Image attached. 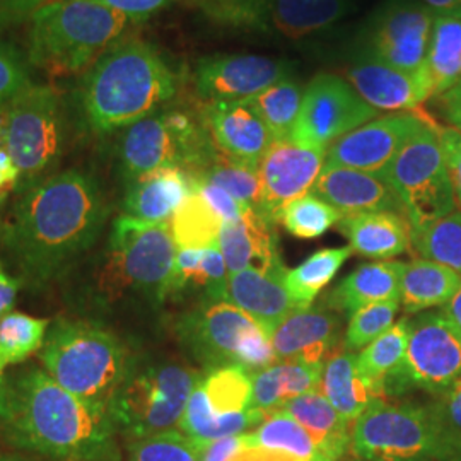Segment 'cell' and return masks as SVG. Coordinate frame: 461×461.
Returning <instances> with one entry per match:
<instances>
[{
	"mask_svg": "<svg viewBox=\"0 0 461 461\" xmlns=\"http://www.w3.org/2000/svg\"><path fill=\"white\" fill-rule=\"evenodd\" d=\"M108 209L95 178L79 169L53 173L21 190L0 241L21 279L45 282L98 240Z\"/></svg>",
	"mask_w": 461,
	"mask_h": 461,
	"instance_id": "obj_1",
	"label": "cell"
},
{
	"mask_svg": "<svg viewBox=\"0 0 461 461\" xmlns=\"http://www.w3.org/2000/svg\"><path fill=\"white\" fill-rule=\"evenodd\" d=\"M0 430L11 445L51 460H120L108 409L68 393L40 367L5 379Z\"/></svg>",
	"mask_w": 461,
	"mask_h": 461,
	"instance_id": "obj_2",
	"label": "cell"
},
{
	"mask_svg": "<svg viewBox=\"0 0 461 461\" xmlns=\"http://www.w3.org/2000/svg\"><path fill=\"white\" fill-rule=\"evenodd\" d=\"M178 76L146 41H118L84 76L81 106L95 132H113L156 113L175 98Z\"/></svg>",
	"mask_w": 461,
	"mask_h": 461,
	"instance_id": "obj_3",
	"label": "cell"
},
{
	"mask_svg": "<svg viewBox=\"0 0 461 461\" xmlns=\"http://www.w3.org/2000/svg\"><path fill=\"white\" fill-rule=\"evenodd\" d=\"M132 21L98 0H51L30 23L28 62L50 76H72L95 66Z\"/></svg>",
	"mask_w": 461,
	"mask_h": 461,
	"instance_id": "obj_4",
	"label": "cell"
},
{
	"mask_svg": "<svg viewBox=\"0 0 461 461\" xmlns=\"http://www.w3.org/2000/svg\"><path fill=\"white\" fill-rule=\"evenodd\" d=\"M350 453L364 461H461V439L434 403L381 400L354 422Z\"/></svg>",
	"mask_w": 461,
	"mask_h": 461,
	"instance_id": "obj_5",
	"label": "cell"
},
{
	"mask_svg": "<svg viewBox=\"0 0 461 461\" xmlns=\"http://www.w3.org/2000/svg\"><path fill=\"white\" fill-rule=\"evenodd\" d=\"M41 361L45 373L68 393L103 409L131 369L115 335L87 321H57L47 333Z\"/></svg>",
	"mask_w": 461,
	"mask_h": 461,
	"instance_id": "obj_6",
	"label": "cell"
},
{
	"mask_svg": "<svg viewBox=\"0 0 461 461\" xmlns=\"http://www.w3.org/2000/svg\"><path fill=\"white\" fill-rule=\"evenodd\" d=\"M118 152L122 173L131 182L163 167H182L197 176L219 150L203 120L183 110H165L127 127Z\"/></svg>",
	"mask_w": 461,
	"mask_h": 461,
	"instance_id": "obj_7",
	"label": "cell"
},
{
	"mask_svg": "<svg viewBox=\"0 0 461 461\" xmlns=\"http://www.w3.org/2000/svg\"><path fill=\"white\" fill-rule=\"evenodd\" d=\"M200 375L182 364H152L129 373L108 405L116 432L129 441L173 430L180 424Z\"/></svg>",
	"mask_w": 461,
	"mask_h": 461,
	"instance_id": "obj_8",
	"label": "cell"
},
{
	"mask_svg": "<svg viewBox=\"0 0 461 461\" xmlns=\"http://www.w3.org/2000/svg\"><path fill=\"white\" fill-rule=\"evenodd\" d=\"M2 148L19 169V192L53 175L66 129L59 95L50 86L26 87L4 110Z\"/></svg>",
	"mask_w": 461,
	"mask_h": 461,
	"instance_id": "obj_9",
	"label": "cell"
},
{
	"mask_svg": "<svg viewBox=\"0 0 461 461\" xmlns=\"http://www.w3.org/2000/svg\"><path fill=\"white\" fill-rule=\"evenodd\" d=\"M392 186L412 230L455 212L456 200L446 169L438 123L428 118L381 173Z\"/></svg>",
	"mask_w": 461,
	"mask_h": 461,
	"instance_id": "obj_10",
	"label": "cell"
},
{
	"mask_svg": "<svg viewBox=\"0 0 461 461\" xmlns=\"http://www.w3.org/2000/svg\"><path fill=\"white\" fill-rule=\"evenodd\" d=\"M176 251L169 222L152 224L120 215L110 236L108 282L118 293L131 291L163 303Z\"/></svg>",
	"mask_w": 461,
	"mask_h": 461,
	"instance_id": "obj_11",
	"label": "cell"
},
{
	"mask_svg": "<svg viewBox=\"0 0 461 461\" xmlns=\"http://www.w3.org/2000/svg\"><path fill=\"white\" fill-rule=\"evenodd\" d=\"M203 13L221 26L312 40L347 16L350 0H198Z\"/></svg>",
	"mask_w": 461,
	"mask_h": 461,
	"instance_id": "obj_12",
	"label": "cell"
},
{
	"mask_svg": "<svg viewBox=\"0 0 461 461\" xmlns=\"http://www.w3.org/2000/svg\"><path fill=\"white\" fill-rule=\"evenodd\" d=\"M253 373L240 364L209 369L188 398L178 430L190 439H219L258 428L264 413L251 411Z\"/></svg>",
	"mask_w": 461,
	"mask_h": 461,
	"instance_id": "obj_13",
	"label": "cell"
},
{
	"mask_svg": "<svg viewBox=\"0 0 461 461\" xmlns=\"http://www.w3.org/2000/svg\"><path fill=\"white\" fill-rule=\"evenodd\" d=\"M461 378V335L441 313L411 320L403 363L386 381V396L422 390L439 396Z\"/></svg>",
	"mask_w": 461,
	"mask_h": 461,
	"instance_id": "obj_14",
	"label": "cell"
},
{
	"mask_svg": "<svg viewBox=\"0 0 461 461\" xmlns=\"http://www.w3.org/2000/svg\"><path fill=\"white\" fill-rule=\"evenodd\" d=\"M434 19L420 0H388L364 28L359 57L407 72L424 70Z\"/></svg>",
	"mask_w": 461,
	"mask_h": 461,
	"instance_id": "obj_15",
	"label": "cell"
},
{
	"mask_svg": "<svg viewBox=\"0 0 461 461\" xmlns=\"http://www.w3.org/2000/svg\"><path fill=\"white\" fill-rule=\"evenodd\" d=\"M378 113L348 81L335 74H318L303 91L291 139L304 146L329 149L337 139L375 120Z\"/></svg>",
	"mask_w": 461,
	"mask_h": 461,
	"instance_id": "obj_16",
	"label": "cell"
},
{
	"mask_svg": "<svg viewBox=\"0 0 461 461\" xmlns=\"http://www.w3.org/2000/svg\"><path fill=\"white\" fill-rule=\"evenodd\" d=\"M327 159V149L312 148L296 140H274L258 166L260 215L272 224L293 200L308 195Z\"/></svg>",
	"mask_w": 461,
	"mask_h": 461,
	"instance_id": "obj_17",
	"label": "cell"
},
{
	"mask_svg": "<svg viewBox=\"0 0 461 461\" xmlns=\"http://www.w3.org/2000/svg\"><path fill=\"white\" fill-rule=\"evenodd\" d=\"M257 329L262 327L230 301H202L183 314L178 335L195 359L215 369L238 364L240 347Z\"/></svg>",
	"mask_w": 461,
	"mask_h": 461,
	"instance_id": "obj_18",
	"label": "cell"
},
{
	"mask_svg": "<svg viewBox=\"0 0 461 461\" xmlns=\"http://www.w3.org/2000/svg\"><path fill=\"white\" fill-rule=\"evenodd\" d=\"M428 118L419 108L375 118L330 144L325 165L342 166L381 176L400 149Z\"/></svg>",
	"mask_w": 461,
	"mask_h": 461,
	"instance_id": "obj_19",
	"label": "cell"
},
{
	"mask_svg": "<svg viewBox=\"0 0 461 461\" xmlns=\"http://www.w3.org/2000/svg\"><path fill=\"white\" fill-rule=\"evenodd\" d=\"M284 60L262 55H212L198 60L195 91L205 103L240 101L262 93L272 84L289 77Z\"/></svg>",
	"mask_w": 461,
	"mask_h": 461,
	"instance_id": "obj_20",
	"label": "cell"
},
{
	"mask_svg": "<svg viewBox=\"0 0 461 461\" xmlns=\"http://www.w3.org/2000/svg\"><path fill=\"white\" fill-rule=\"evenodd\" d=\"M202 120L215 148L230 159L258 167L274 137L248 99L205 103Z\"/></svg>",
	"mask_w": 461,
	"mask_h": 461,
	"instance_id": "obj_21",
	"label": "cell"
},
{
	"mask_svg": "<svg viewBox=\"0 0 461 461\" xmlns=\"http://www.w3.org/2000/svg\"><path fill=\"white\" fill-rule=\"evenodd\" d=\"M348 83L378 112H413L432 96L426 67L407 72L359 57L347 70Z\"/></svg>",
	"mask_w": 461,
	"mask_h": 461,
	"instance_id": "obj_22",
	"label": "cell"
},
{
	"mask_svg": "<svg viewBox=\"0 0 461 461\" xmlns=\"http://www.w3.org/2000/svg\"><path fill=\"white\" fill-rule=\"evenodd\" d=\"M312 194L335 207L342 217L361 212H403L392 186L378 175L342 166H323Z\"/></svg>",
	"mask_w": 461,
	"mask_h": 461,
	"instance_id": "obj_23",
	"label": "cell"
},
{
	"mask_svg": "<svg viewBox=\"0 0 461 461\" xmlns=\"http://www.w3.org/2000/svg\"><path fill=\"white\" fill-rule=\"evenodd\" d=\"M270 342L277 363H306L323 366L339 344V320L323 310H297L289 314Z\"/></svg>",
	"mask_w": 461,
	"mask_h": 461,
	"instance_id": "obj_24",
	"label": "cell"
},
{
	"mask_svg": "<svg viewBox=\"0 0 461 461\" xmlns=\"http://www.w3.org/2000/svg\"><path fill=\"white\" fill-rule=\"evenodd\" d=\"M219 248L230 276L243 270L277 272L285 268L280 260L276 224L251 209H245L238 221L222 226Z\"/></svg>",
	"mask_w": 461,
	"mask_h": 461,
	"instance_id": "obj_25",
	"label": "cell"
},
{
	"mask_svg": "<svg viewBox=\"0 0 461 461\" xmlns=\"http://www.w3.org/2000/svg\"><path fill=\"white\" fill-rule=\"evenodd\" d=\"M194 176L182 167H163L140 175L127 182L125 215L144 222L166 224L194 192Z\"/></svg>",
	"mask_w": 461,
	"mask_h": 461,
	"instance_id": "obj_26",
	"label": "cell"
},
{
	"mask_svg": "<svg viewBox=\"0 0 461 461\" xmlns=\"http://www.w3.org/2000/svg\"><path fill=\"white\" fill-rule=\"evenodd\" d=\"M285 270H243L230 276L228 301L249 314L268 337L289 314L297 312L296 303L284 285Z\"/></svg>",
	"mask_w": 461,
	"mask_h": 461,
	"instance_id": "obj_27",
	"label": "cell"
},
{
	"mask_svg": "<svg viewBox=\"0 0 461 461\" xmlns=\"http://www.w3.org/2000/svg\"><path fill=\"white\" fill-rule=\"evenodd\" d=\"M339 230L346 234L352 251L366 258H395L412 245V226L400 212L344 215L339 221Z\"/></svg>",
	"mask_w": 461,
	"mask_h": 461,
	"instance_id": "obj_28",
	"label": "cell"
},
{
	"mask_svg": "<svg viewBox=\"0 0 461 461\" xmlns=\"http://www.w3.org/2000/svg\"><path fill=\"white\" fill-rule=\"evenodd\" d=\"M316 392L352 426L371 405L386 400L371 381L364 378L357 367V356L346 347L333 352L323 364Z\"/></svg>",
	"mask_w": 461,
	"mask_h": 461,
	"instance_id": "obj_29",
	"label": "cell"
},
{
	"mask_svg": "<svg viewBox=\"0 0 461 461\" xmlns=\"http://www.w3.org/2000/svg\"><path fill=\"white\" fill-rule=\"evenodd\" d=\"M230 272L219 243L202 249H178L167 297L202 296L203 301H228Z\"/></svg>",
	"mask_w": 461,
	"mask_h": 461,
	"instance_id": "obj_30",
	"label": "cell"
},
{
	"mask_svg": "<svg viewBox=\"0 0 461 461\" xmlns=\"http://www.w3.org/2000/svg\"><path fill=\"white\" fill-rule=\"evenodd\" d=\"M403 270L405 264L400 262L361 265L333 289L325 303L337 312L352 314L369 304L400 301Z\"/></svg>",
	"mask_w": 461,
	"mask_h": 461,
	"instance_id": "obj_31",
	"label": "cell"
},
{
	"mask_svg": "<svg viewBox=\"0 0 461 461\" xmlns=\"http://www.w3.org/2000/svg\"><path fill=\"white\" fill-rule=\"evenodd\" d=\"M280 411L293 415L330 460L339 461L350 451L352 424L321 393L296 396Z\"/></svg>",
	"mask_w": 461,
	"mask_h": 461,
	"instance_id": "obj_32",
	"label": "cell"
},
{
	"mask_svg": "<svg viewBox=\"0 0 461 461\" xmlns=\"http://www.w3.org/2000/svg\"><path fill=\"white\" fill-rule=\"evenodd\" d=\"M247 438L262 461H331L306 429L284 411L265 415L262 424L247 432Z\"/></svg>",
	"mask_w": 461,
	"mask_h": 461,
	"instance_id": "obj_33",
	"label": "cell"
},
{
	"mask_svg": "<svg viewBox=\"0 0 461 461\" xmlns=\"http://www.w3.org/2000/svg\"><path fill=\"white\" fill-rule=\"evenodd\" d=\"M323 366L306 363H276L253 373L251 411L277 412L289 400L316 392Z\"/></svg>",
	"mask_w": 461,
	"mask_h": 461,
	"instance_id": "obj_34",
	"label": "cell"
},
{
	"mask_svg": "<svg viewBox=\"0 0 461 461\" xmlns=\"http://www.w3.org/2000/svg\"><path fill=\"white\" fill-rule=\"evenodd\" d=\"M461 287V277L446 265L426 258L405 264L400 289V306L407 314L445 306Z\"/></svg>",
	"mask_w": 461,
	"mask_h": 461,
	"instance_id": "obj_35",
	"label": "cell"
},
{
	"mask_svg": "<svg viewBox=\"0 0 461 461\" xmlns=\"http://www.w3.org/2000/svg\"><path fill=\"white\" fill-rule=\"evenodd\" d=\"M432 96H441L461 81V19L436 17L426 62Z\"/></svg>",
	"mask_w": 461,
	"mask_h": 461,
	"instance_id": "obj_36",
	"label": "cell"
},
{
	"mask_svg": "<svg viewBox=\"0 0 461 461\" xmlns=\"http://www.w3.org/2000/svg\"><path fill=\"white\" fill-rule=\"evenodd\" d=\"M352 255V248H327L306 258L296 268H287L284 274V285L289 291L297 310L312 308L316 296L339 274L340 267Z\"/></svg>",
	"mask_w": 461,
	"mask_h": 461,
	"instance_id": "obj_37",
	"label": "cell"
},
{
	"mask_svg": "<svg viewBox=\"0 0 461 461\" xmlns=\"http://www.w3.org/2000/svg\"><path fill=\"white\" fill-rule=\"evenodd\" d=\"M224 226L221 215L202 197L194 186V192L183 200L182 205L169 221L171 236L176 249H202L219 243V234Z\"/></svg>",
	"mask_w": 461,
	"mask_h": 461,
	"instance_id": "obj_38",
	"label": "cell"
},
{
	"mask_svg": "<svg viewBox=\"0 0 461 461\" xmlns=\"http://www.w3.org/2000/svg\"><path fill=\"white\" fill-rule=\"evenodd\" d=\"M411 333V320L403 318L390 330H386L375 342L357 356V367L364 378L371 381L388 400L384 384L403 363Z\"/></svg>",
	"mask_w": 461,
	"mask_h": 461,
	"instance_id": "obj_39",
	"label": "cell"
},
{
	"mask_svg": "<svg viewBox=\"0 0 461 461\" xmlns=\"http://www.w3.org/2000/svg\"><path fill=\"white\" fill-rule=\"evenodd\" d=\"M303 87L293 77L272 84L262 93L248 98L257 113L262 116L274 140L289 139L296 125L303 103Z\"/></svg>",
	"mask_w": 461,
	"mask_h": 461,
	"instance_id": "obj_40",
	"label": "cell"
},
{
	"mask_svg": "<svg viewBox=\"0 0 461 461\" xmlns=\"http://www.w3.org/2000/svg\"><path fill=\"white\" fill-rule=\"evenodd\" d=\"M49 320L11 312L0 320V373L24 363L45 346Z\"/></svg>",
	"mask_w": 461,
	"mask_h": 461,
	"instance_id": "obj_41",
	"label": "cell"
},
{
	"mask_svg": "<svg viewBox=\"0 0 461 461\" xmlns=\"http://www.w3.org/2000/svg\"><path fill=\"white\" fill-rule=\"evenodd\" d=\"M194 178L221 186L243 207V211L251 209L260 214L262 188L258 167L238 163L222 152H217L214 161Z\"/></svg>",
	"mask_w": 461,
	"mask_h": 461,
	"instance_id": "obj_42",
	"label": "cell"
},
{
	"mask_svg": "<svg viewBox=\"0 0 461 461\" xmlns=\"http://www.w3.org/2000/svg\"><path fill=\"white\" fill-rule=\"evenodd\" d=\"M412 247L422 258L446 265L461 277V211L412 230Z\"/></svg>",
	"mask_w": 461,
	"mask_h": 461,
	"instance_id": "obj_43",
	"label": "cell"
},
{
	"mask_svg": "<svg viewBox=\"0 0 461 461\" xmlns=\"http://www.w3.org/2000/svg\"><path fill=\"white\" fill-rule=\"evenodd\" d=\"M340 219L335 207L313 194L293 200L279 215L280 224L299 240H316Z\"/></svg>",
	"mask_w": 461,
	"mask_h": 461,
	"instance_id": "obj_44",
	"label": "cell"
},
{
	"mask_svg": "<svg viewBox=\"0 0 461 461\" xmlns=\"http://www.w3.org/2000/svg\"><path fill=\"white\" fill-rule=\"evenodd\" d=\"M400 301H383L376 304L364 306L356 313L350 314L347 327L344 346L347 350H357L367 347L381 337L386 330L395 325L396 312Z\"/></svg>",
	"mask_w": 461,
	"mask_h": 461,
	"instance_id": "obj_45",
	"label": "cell"
},
{
	"mask_svg": "<svg viewBox=\"0 0 461 461\" xmlns=\"http://www.w3.org/2000/svg\"><path fill=\"white\" fill-rule=\"evenodd\" d=\"M123 461H197L194 443L180 430H167L129 443Z\"/></svg>",
	"mask_w": 461,
	"mask_h": 461,
	"instance_id": "obj_46",
	"label": "cell"
},
{
	"mask_svg": "<svg viewBox=\"0 0 461 461\" xmlns=\"http://www.w3.org/2000/svg\"><path fill=\"white\" fill-rule=\"evenodd\" d=\"M32 84L28 67L19 51L0 40V110Z\"/></svg>",
	"mask_w": 461,
	"mask_h": 461,
	"instance_id": "obj_47",
	"label": "cell"
},
{
	"mask_svg": "<svg viewBox=\"0 0 461 461\" xmlns=\"http://www.w3.org/2000/svg\"><path fill=\"white\" fill-rule=\"evenodd\" d=\"M197 461H247V432L219 439H192Z\"/></svg>",
	"mask_w": 461,
	"mask_h": 461,
	"instance_id": "obj_48",
	"label": "cell"
},
{
	"mask_svg": "<svg viewBox=\"0 0 461 461\" xmlns=\"http://www.w3.org/2000/svg\"><path fill=\"white\" fill-rule=\"evenodd\" d=\"M439 140L445 156L446 169L453 188V195L461 209V132L453 127H439Z\"/></svg>",
	"mask_w": 461,
	"mask_h": 461,
	"instance_id": "obj_49",
	"label": "cell"
},
{
	"mask_svg": "<svg viewBox=\"0 0 461 461\" xmlns=\"http://www.w3.org/2000/svg\"><path fill=\"white\" fill-rule=\"evenodd\" d=\"M195 180V188L202 194V197L209 202V205L214 209L217 214L221 215V219L226 222L238 221L243 214V207L230 197L226 190H222L221 186H215L212 183L202 182Z\"/></svg>",
	"mask_w": 461,
	"mask_h": 461,
	"instance_id": "obj_50",
	"label": "cell"
},
{
	"mask_svg": "<svg viewBox=\"0 0 461 461\" xmlns=\"http://www.w3.org/2000/svg\"><path fill=\"white\" fill-rule=\"evenodd\" d=\"M98 2L122 13L132 23H137V21H144V19L158 14L159 11H163L175 0H98Z\"/></svg>",
	"mask_w": 461,
	"mask_h": 461,
	"instance_id": "obj_51",
	"label": "cell"
},
{
	"mask_svg": "<svg viewBox=\"0 0 461 461\" xmlns=\"http://www.w3.org/2000/svg\"><path fill=\"white\" fill-rule=\"evenodd\" d=\"M446 424L461 439V378L434 402Z\"/></svg>",
	"mask_w": 461,
	"mask_h": 461,
	"instance_id": "obj_52",
	"label": "cell"
},
{
	"mask_svg": "<svg viewBox=\"0 0 461 461\" xmlns=\"http://www.w3.org/2000/svg\"><path fill=\"white\" fill-rule=\"evenodd\" d=\"M439 108L453 129L461 132V81L438 96Z\"/></svg>",
	"mask_w": 461,
	"mask_h": 461,
	"instance_id": "obj_53",
	"label": "cell"
},
{
	"mask_svg": "<svg viewBox=\"0 0 461 461\" xmlns=\"http://www.w3.org/2000/svg\"><path fill=\"white\" fill-rule=\"evenodd\" d=\"M19 185V169L7 150L0 148V202Z\"/></svg>",
	"mask_w": 461,
	"mask_h": 461,
	"instance_id": "obj_54",
	"label": "cell"
},
{
	"mask_svg": "<svg viewBox=\"0 0 461 461\" xmlns=\"http://www.w3.org/2000/svg\"><path fill=\"white\" fill-rule=\"evenodd\" d=\"M17 291H19V280L9 277L5 272L4 264L0 260V320L7 313L13 312L16 303Z\"/></svg>",
	"mask_w": 461,
	"mask_h": 461,
	"instance_id": "obj_55",
	"label": "cell"
},
{
	"mask_svg": "<svg viewBox=\"0 0 461 461\" xmlns=\"http://www.w3.org/2000/svg\"><path fill=\"white\" fill-rule=\"evenodd\" d=\"M436 17L461 19V0H420Z\"/></svg>",
	"mask_w": 461,
	"mask_h": 461,
	"instance_id": "obj_56",
	"label": "cell"
},
{
	"mask_svg": "<svg viewBox=\"0 0 461 461\" xmlns=\"http://www.w3.org/2000/svg\"><path fill=\"white\" fill-rule=\"evenodd\" d=\"M40 2L41 0H0L4 13L11 17L34 13L40 7Z\"/></svg>",
	"mask_w": 461,
	"mask_h": 461,
	"instance_id": "obj_57",
	"label": "cell"
},
{
	"mask_svg": "<svg viewBox=\"0 0 461 461\" xmlns=\"http://www.w3.org/2000/svg\"><path fill=\"white\" fill-rule=\"evenodd\" d=\"M441 314L461 335V287L455 293V296L451 297L443 306Z\"/></svg>",
	"mask_w": 461,
	"mask_h": 461,
	"instance_id": "obj_58",
	"label": "cell"
},
{
	"mask_svg": "<svg viewBox=\"0 0 461 461\" xmlns=\"http://www.w3.org/2000/svg\"><path fill=\"white\" fill-rule=\"evenodd\" d=\"M4 400H5V379H4V373H0V415L4 411Z\"/></svg>",
	"mask_w": 461,
	"mask_h": 461,
	"instance_id": "obj_59",
	"label": "cell"
},
{
	"mask_svg": "<svg viewBox=\"0 0 461 461\" xmlns=\"http://www.w3.org/2000/svg\"><path fill=\"white\" fill-rule=\"evenodd\" d=\"M0 461H30L26 460L24 456H19V455H7V456H2Z\"/></svg>",
	"mask_w": 461,
	"mask_h": 461,
	"instance_id": "obj_60",
	"label": "cell"
},
{
	"mask_svg": "<svg viewBox=\"0 0 461 461\" xmlns=\"http://www.w3.org/2000/svg\"><path fill=\"white\" fill-rule=\"evenodd\" d=\"M350 461H364V460H357V458H356V460H350Z\"/></svg>",
	"mask_w": 461,
	"mask_h": 461,
	"instance_id": "obj_61",
	"label": "cell"
},
{
	"mask_svg": "<svg viewBox=\"0 0 461 461\" xmlns=\"http://www.w3.org/2000/svg\"><path fill=\"white\" fill-rule=\"evenodd\" d=\"M0 203H2V202H0Z\"/></svg>",
	"mask_w": 461,
	"mask_h": 461,
	"instance_id": "obj_62",
	"label": "cell"
}]
</instances>
